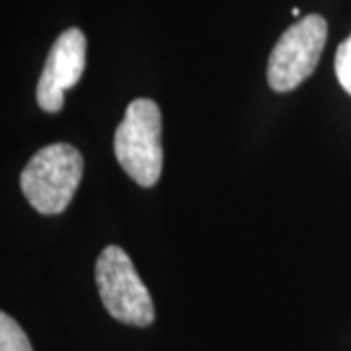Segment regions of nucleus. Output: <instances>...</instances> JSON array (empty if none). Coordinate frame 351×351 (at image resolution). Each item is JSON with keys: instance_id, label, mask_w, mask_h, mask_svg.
I'll return each mask as SVG.
<instances>
[{"instance_id": "nucleus-3", "label": "nucleus", "mask_w": 351, "mask_h": 351, "mask_svg": "<svg viewBox=\"0 0 351 351\" xmlns=\"http://www.w3.org/2000/svg\"><path fill=\"white\" fill-rule=\"evenodd\" d=\"M96 283L106 311L117 322L138 328L154 322L151 293L123 248L108 246L101 250L96 262Z\"/></svg>"}, {"instance_id": "nucleus-2", "label": "nucleus", "mask_w": 351, "mask_h": 351, "mask_svg": "<svg viewBox=\"0 0 351 351\" xmlns=\"http://www.w3.org/2000/svg\"><path fill=\"white\" fill-rule=\"evenodd\" d=\"M82 174V154L73 145L55 143L29 158L20 176V188L38 213L59 215L71 205Z\"/></svg>"}, {"instance_id": "nucleus-5", "label": "nucleus", "mask_w": 351, "mask_h": 351, "mask_svg": "<svg viewBox=\"0 0 351 351\" xmlns=\"http://www.w3.org/2000/svg\"><path fill=\"white\" fill-rule=\"evenodd\" d=\"M86 69V36L71 27L55 39L38 80V104L43 112H61L64 92L80 80Z\"/></svg>"}, {"instance_id": "nucleus-6", "label": "nucleus", "mask_w": 351, "mask_h": 351, "mask_svg": "<svg viewBox=\"0 0 351 351\" xmlns=\"http://www.w3.org/2000/svg\"><path fill=\"white\" fill-rule=\"evenodd\" d=\"M0 351H34L24 330L6 313L0 314Z\"/></svg>"}, {"instance_id": "nucleus-4", "label": "nucleus", "mask_w": 351, "mask_h": 351, "mask_svg": "<svg viewBox=\"0 0 351 351\" xmlns=\"http://www.w3.org/2000/svg\"><path fill=\"white\" fill-rule=\"evenodd\" d=\"M328 38L326 20L308 14L283 32L267 61V82L276 92L295 90L313 75Z\"/></svg>"}, {"instance_id": "nucleus-8", "label": "nucleus", "mask_w": 351, "mask_h": 351, "mask_svg": "<svg viewBox=\"0 0 351 351\" xmlns=\"http://www.w3.org/2000/svg\"><path fill=\"white\" fill-rule=\"evenodd\" d=\"M291 14H293V16H295V18H297V16H299V14H301V10H299V8H293V10H291Z\"/></svg>"}, {"instance_id": "nucleus-7", "label": "nucleus", "mask_w": 351, "mask_h": 351, "mask_svg": "<svg viewBox=\"0 0 351 351\" xmlns=\"http://www.w3.org/2000/svg\"><path fill=\"white\" fill-rule=\"evenodd\" d=\"M334 69H336V76L341 88L351 94V34L339 43L336 59H334Z\"/></svg>"}, {"instance_id": "nucleus-1", "label": "nucleus", "mask_w": 351, "mask_h": 351, "mask_svg": "<svg viewBox=\"0 0 351 351\" xmlns=\"http://www.w3.org/2000/svg\"><path fill=\"white\" fill-rule=\"evenodd\" d=\"M113 152L131 180L152 188L162 174V117L156 101L137 98L115 129Z\"/></svg>"}]
</instances>
